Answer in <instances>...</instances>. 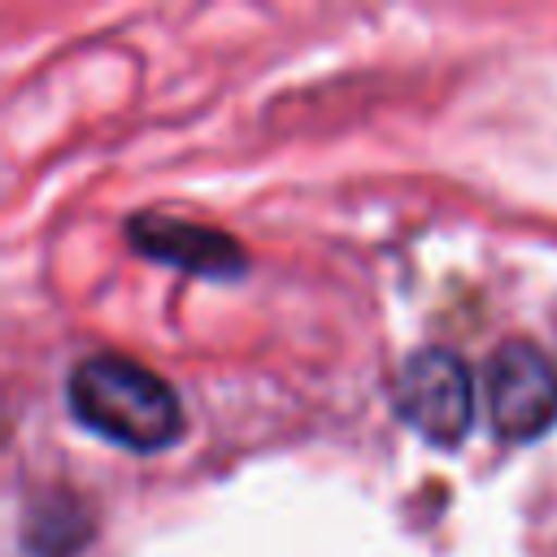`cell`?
<instances>
[{
    "mask_svg": "<svg viewBox=\"0 0 557 557\" xmlns=\"http://www.w3.org/2000/svg\"><path fill=\"white\" fill-rule=\"evenodd\" d=\"M65 400L87 431L131 453H157L183 435V405L174 387L157 370L117 352L83 357L70 370Z\"/></svg>",
    "mask_w": 557,
    "mask_h": 557,
    "instance_id": "cell-1",
    "label": "cell"
},
{
    "mask_svg": "<svg viewBox=\"0 0 557 557\" xmlns=\"http://www.w3.org/2000/svg\"><path fill=\"white\" fill-rule=\"evenodd\" d=\"M392 405L426 444L457 448L474 426V379L470 366L448 348H418L400 361Z\"/></svg>",
    "mask_w": 557,
    "mask_h": 557,
    "instance_id": "cell-2",
    "label": "cell"
},
{
    "mask_svg": "<svg viewBox=\"0 0 557 557\" xmlns=\"http://www.w3.org/2000/svg\"><path fill=\"white\" fill-rule=\"evenodd\" d=\"M487 418L505 440H540L557 426V366L531 339H505L487 361Z\"/></svg>",
    "mask_w": 557,
    "mask_h": 557,
    "instance_id": "cell-3",
    "label": "cell"
},
{
    "mask_svg": "<svg viewBox=\"0 0 557 557\" xmlns=\"http://www.w3.org/2000/svg\"><path fill=\"white\" fill-rule=\"evenodd\" d=\"M126 235L144 257L170 261V265L191 270V274L231 278L248 265L244 248L209 222H191V218H174V213H139L126 222Z\"/></svg>",
    "mask_w": 557,
    "mask_h": 557,
    "instance_id": "cell-4",
    "label": "cell"
},
{
    "mask_svg": "<svg viewBox=\"0 0 557 557\" xmlns=\"http://www.w3.org/2000/svg\"><path fill=\"white\" fill-rule=\"evenodd\" d=\"M87 513H78L74 496L61 500H44L39 509H30L26 518V548L39 557H70L83 540H87Z\"/></svg>",
    "mask_w": 557,
    "mask_h": 557,
    "instance_id": "cell-5",
    "label": "cell"
}]
</instances>
